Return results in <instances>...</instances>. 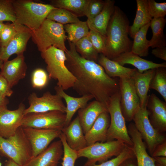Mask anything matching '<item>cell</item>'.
I'll return each instance as SVG.
<instances>
[{
  "label": "cell",
  "mask_w": 166,
  "mask_h": 166,
  "mask_svg": "<svg viewBox=\"0 0 166 166\" xmlns=\"http://www.w3.org/2000/svg\"><path fill=\"white\" fill-rule=\"evenodd\" d=\"M127 129L133 143L132 147L137 166H156L154 158L148 154L145 144L134 123L129 124Z\"/></svg>",
  "instance_id": "obj_19"
},
{
  "label": "cell",
  "mask_w": 166,
  "mask_h": 166,
  "mask_svg": "<svg viewBox=\"0 0 166 166\" xmlns=\"http://www.w3.org/2000/svg\"><path fill=\"white\" fill-rule=\"evenodd\" d=\"M59 138L62 142L63 149L62 166H74L75 162L78 158L77 151L72 149L69 146L65 136L62 132Z\"/></svg>",
  "instance_id": "obj_37"
},
{
  "label": "cell",
  "mask_w": 166,
  "mask_h": 166,
  "mask_svg": "<svg viewBox=\"0 0 166 166\" xmlns=\"http://www.w3.org/2000/svg\"><path fill=\"white\" fill-rule=\"evenodd\" d=\"M119 80L121 112L125 121H130L140 108L139 98L132 77Z\"/></svg>",
  "instance_id": "obj_11"
},
{
  "label": "cell",
  "mask_w": 166,
  "mask_h": 166,
  "mask_svg": "<svg viewBox=\"0 0 166 166\" xmlns=\"http://www.w3.org/2000/svg\"><path fill=\"white\" fill-rule=\"evenodd\" d=\"M67 36L64 25L46 19L37 29L32 31L31 38L41 52L51 47H54L65 52Z\"/></svg>",
  "instance_id": "obj_5"
},
{
  "label": "cell",
  "mask_w": 166,
  "mask_h": 166,
  "mask_svg": "<svg viewBox=\"0 0 166 166\" xmlns=\"http://www.w3.org/2000/svg\"><path fill=\"white\" fill-rule=\"evenodd\" d=\"M135 157L132 146L127 145L121 152L115 157L92 166H120L127 160Z\"/></svg>",
  "instance_id": "obj_36"
},
{
  "label": "cell",
  "mask_w": 166,
  "mask_h": 166,
  "mask_svg": "<svg viewBox=\"0 0 166 166\" xmlns=\"http://www.w3.org/2000/svg\"><path fill=\"white\" fill-rule=\"evenodd\" d=\"M155 69H149L142 73L139 72L137 69L132 77L139 98L141 107L146 106L149 85Z\"/></svg>",
  "instance_id": "obj_25"
},
{
  "label": "cell",
  "mask_w": 166,
  "mask_h": 166,
  "mask_svg": "<svg viewBox=\"0 0 166 166\" xmlns=\"http://www.w3.org/2000/svg\"><path fill=\"white\" fill-rule=\"evenodd\" d=\"M152 53L156 57L166 61V47H157L153 49Z\"/></svg>",
  "instance_id": "obj_46"
},
{
  "label": "cell",
  "mask_w": 166,
  "mask_h": 166,
  "mask_svg": "<svg viewBox=\"0 0 166 166\" xmlns=\"http://www.w3.org/2000/svg\"><path fill=\"white\" fill-rule=\"evenodd\" d=\"M64 29L67 34L68 41L75 44L82 38L88 36L89 29L86 21L67 24L64 25Z\"/></svg>",
  "instance_id": "obj_32"
},
{
  "label": "cell",
  "mask_w": 166,
  "mask_h": 166,
  "mask_svg": "<svg viewBox=\"0 0 166 166\" xmlns=\"http://www.w3.org/2000/svg\"><path fill=\"white\" fill-rule=\"evenodd\" d=\"M75 45L77 52L81 56L97 62L99 54L94 48L88 36L79 40Z\"/></svg>",
  "instance_id": "obj_33"
},
{
  "label": "cell",
  "mask_w": 166,
  "mask_h": 166,
  "mask_svg": "<svg viewBox=\"0 0 166 166\" xmlns=\"http://www.w3.org/2000/svg\"><path fill=\"white\" fill-rule=\"evenodd\" d=\"M150 23L141 28L135 34L131 51L140 57H146L148 54L149 40L146 35L150 27Z\"/></svg>",
  "instance_id": "obj_31"
},
{
  "label": "cell",
  "mask_w": 166,
  "mask_h": 166,
  "mask_svg": "<svg viewBox=\"0 0 166 166\" xmlns=\"http://www.w3.org/2000/svg\"><path fill=\"white\" fill-rule=\"evenodd\" d=\"M65 114L54 110L41 113H33L24 115L21 127L62 130L65 126Z\"/></svg>",
  "instance_id": "obj_10"
},
{
  "label": "cell",
  "mask_w": 166,
  "mask_h": 166,
  "mask_svg": "<svg viewBox=\"0 0 166 166\" xmlns=\"http://www.w3.org/2000/svg\"><path fill=\"white\" fill-rule=\"evenodd\" d=\"M27 68L23 54L18 55L13 60L3 62L0 75L7 80L12 88L25 78Z\"/></svg>",
  "instance_id": "obj_17"
},
{
  "label": "cell",
  "mask_w": 166,
  "mask_h": 166,
  "mask_svg": "<svg viewBox=\"0 0 166 166\" xmlns=\"http://www.w3.org/2000/svg\"><path fill=\"white\" fill-rule=\"evenodd\" d=\"M29 106L26 109L24 115L33 113H41L57 110L65 113L66 106L62 98L58 95H53L49 92L44 93L40 97L33 92L28 97Z\"/></svg>",
  "instance_id": "obj_12"
},
{
  "label": "cell",
  "mask_w": 166,
  "mask_h": 166,
  "mask_svg": "<svg viewBox=\"0 0 166 166\" xmlns=\"http://www.w3.org/2000/svg\"><path fill=\"white\" fill-rule=\"evenodd\" d=\"M63 154L62 142L54 141L44 151L33 157L24 166H57Z\"/></svg>",
  "instance_id": "obj_18"
},
{
  "label": "cell",
  "mask_w": 166,
  "mask_h": 166,
  "mask_svg": "<svg viewBox=\"0 0 166 166\" xmlns=\"http://www.w3.org/2000/svg\"><path fill=\"white\" fill-rule=\"evenodd\" d=\"M3 62L0 60V69H1L2 66Z\"/></svg>",
  "instance_id": "obj_52"
},
{
  "label": "cell",
  "mask_w": 166,
  "mask_h": 166,
  "mask_svg": "<svg viewBox=\"0 0 166 166\" xmlns=\"http://www.w3.org/2000/svg\"><path fill=\"white\" fill-rule=\"evenodd\" d=\"M4 166H22L19 165L13 160L9 159L4 164Z\"/></svg>",
  "instance_id": "obj_50"
},
{
  "label": "cell",
  "mask_w": 166,
  "mask_h": 166,
  "mask_svg": "<svg viewBox=\"0 0 166 166\" xmlns=\"http://www.w3.org/2000/svg\"><path fill=\"white\" fill-rule=\"evenodd\" d=\"M132 120L151 156L157 146L166 140L165 135L156 130L150 123L146 106L140 107Z\"/></svg>",
  "instance_id": "obj_9"
},
{
  "label": "cell",
  "mask_w": 166,
  "mask_h": 166,
  "mask_svg": "<svg viewBox=\"0 0 166 166\" xmlns=\"http://www.w3.org/2000/svg\"><path fill=\"white\" fill-rule=\"evenodd\" d=\"M0 166H2V164L0 161Z\"/></svg>",
  "instance_id": "obj_53"
},
{
  "label": "cell",
  "mask_w": 166,
  "mask_h": 166,
  "mask_svg": "<svg viewBox=\"0 0 166 166\" xmlns=\"http://www.w3.org/2000/svg\"><path fill=\"white\" fill-rule=\"evenodd\" d=\"M13 4L15 22L27 27L32 31L40 27L51 10L57 8L50 4L30 0H13Z\"/></svg>",
  "instance_id": "obj_3"
},
{
  "label": "cell",
  "mask_w": 166,
  "mask_h": 166,
  "mask_svg": "<svg viewBox=\"0 0 166 166\" xmlns=\"http://www.w3.org/2000/svg\"><path fill=\"white\" fill-rule=\"evenodd\" d=\"M146 109L149 121L156 130L163 133L166 131V103L156 94L149 95Z\"/></svg>",
  "instance_id": "obj_16"
},
{
  "label": "cell",
  "mask_w": 166,
  "mask_h": 166,
  "mask_svg": "<svg viewBox=\"0 0 166 166\" xmlns=\"http://www.w3.org/2000/svg\"><path fill=\"white\" fill-rule=\"evenodd\" d=\"M67 144L72 149L78 151L87 146V142L78 116L61 130Z\"/></svg>",
  "instance_id": "obj_21"
},
{
  "label": "cell",
  "mask_w": 166,
  "mask_h": 166,
  "mask_svg": "<svg viewBox=\"0 0 166 166\" xmlns=\"http://www.w3.org/2000/svg\"><path fill=\"white\" fill-rule=\"evenodd\" d=\"M149 12L153 18H165L166 14V2L158 3L154 0H147Z\"/></svg>",
  "instance_id": "obj_42"
},
{
  "label": "cell",
  "mask_w": 166,
  "mask_h": 166,
  "mask_svg": "<svg viewBox=\"0 0 166 166\" xmlns=\"http://www.w3.org/2000/svg\"><path fill=\"white\" fill-rule=\"evenodd\" d=\"M46 19L59 23L67 24L78 22L80 21L78 17L66 10L57 8L51 10Z\"/></svg>",
  "instance_id": "obj_35"
},
{
  "label": "cell",
  "mask_w": 166,
  "mask_h": 166,
  "mask_svg": "<svg viewBox=\"0 0 166 166\" xmlns=\"http://www.w3.org/2000/svg\"><path fill=\"white\" fill-rule=\"evenodd\" d=\"M105 1L101 12L93 19L87 22L89 30H95L106 37L107 28L114 11L115 2L113 0Z\"/></svg>",
  "instance_id": "obj_26"
},
{
  "label": "cell",
  "mask_w": 166,
  "mask_h": 166,
  "mask_svg": "<svg viewBox=\"0 0 166 166\" xmlns=\"http://www.w3.org/2000/svg\"><path fill=\"white\" fill-rule=\"evenodd\" d=\"M90 0H53L50 4L57 8L67 10L77 17L85 16Z\"/></svg>",
  "instance_id": "obj_29"
},
{
  "label": "cell",
  "mask_w": 166,
  "mask_h": 166,
  "mask_svg": "<svg viewBox=\"0 0 166 166\" xmlns=\"http://www.w3.org/2000/svg\"><path fill=\"white\" fill-rule=\"evenodd\" d=\"M137 10L132 25L129 26V34L133 38L142 27L150 22L152 18L148 8L147 0H136Z\"/></svg>",
  "instance_id": "obj_28"
},
{
  "label": "cell",
  "mask_w": 166,
  "mask_h": 166,
  "mask_svg": "<svg viewBox=\"0 0 166 166\" xmlns=\"http://www.w3.org/2000/svg\"><path fill=\"white\" fill-rule=\"evenodd\" d=\"M16 22L13 0H0V22Z\"/></svg>",
  "instance_id": "obj_38"
},
{
  "label": "cell",
  "mask_w": 166,
  "mask_h": 166,
  "mask_svg": "<svg viewBox=\"0 0 166 166\" xmlns=\"http://www.w3.org/2000/svg\"><path fill=\"white\" fill-rule=\"evenodd\" d=\"M151 156L153 157L161 156L166 157V140L157 146Z\"/></svg>",
  "instance_id": "obj_45"
},
{
  "label": "cell",
  "mask_w": 166,
  "mask_h": 166,
  "mask_svg": "<svg viewBox=\"0 0 166 166\" xmlns=\"http://www.w3.org/2000/svg\"><path fill=\"white\" fill-rule=\"evenodd\" d=\"M7 80L2 76L0 75V93L3 97H10L13 93Z\"/></svg>",
  "instance_id": "obj_44"
},
{
  "label": "cell",
  "mask_w": 166,
  "mask_h": 166,
  "mask_svg": "<svg viewBox=\"0 0 166 166\" xmlns=\"http://www.w3.org/2000/svg\"><path fill=\"white\" fill-rule=\"evenodd\" d=\"M105 3V1L90 0L85 14L87 20H92L97 16L102 10Z\"/></svg>",
  "instance_id": "obj_43"
},
{
  "label": "cell",
  "mask_w": 166,
  "mask_h": 166,
  "mask_svg": "<svg viewBox=\"0 0 166 166\" xmlns=\"http://www.w3.org/2000/svg\"><path fill=\"white\" fill-rule=\"evenodd\" d=\"M166 19L165 18H153L150 22L152 36L149 40V46L154 49L166 46V40L164 33Z\"/></svg>",
  "instance_id": "obj_30"
},
{
  "label": "cell",
  "mask_w": 166,
  "mask_h": 166,
  "mask_svg": "<svg viewBox=\"0 0 166 166\" xmlns=\"http://www.w3.org/2000/svg\"><path fill=\"white\" fill-rule=\"evenodd\" d=\"M26 109L22 103L14 110L8 109L7 106L0 108V136L7 138L15 134L21 127Z\"/></svg>",
  "instance_id": "obj_14"
},
{
  "label": "cell",
  "mask_w": 166,
  "mask_h": 166,
  "mask_svg": "<svg viewBox=\"0 0 166 166\" xmlns=\"http://www.w3.org/2000/svg\"><path fill=\"white\" fill-rule=\"evenodd\" d=\"M110 123L108 112L103 113L99 116L90 129L85 134L87 146L99 141H106Z\"/></svg>",
  "instance_id": "obj_22"
},
{
  "label": "cell",
  "mask_w": 166,
  "mask_h": 166,
  "mask_svg": "<svg viewBox=\"0 0 166 166\" xmlns=\"http://www.w3.org/2000/svg\"><path fill=\"white\" fill-rule=\"evenodd\" d=\"M22 128L30 146L33 157L45 150L53 140L59 137L62 132L56 129Z\"/></svg>",
  "instance_id": "obj_13"
},
{
  "label": "cell",
  "mask_w": 166,
  "mask_h": 166,
  "mask_svg": "<svg viewBox=\"0 0 166 166\" xmlns=\"http://www.w3.org/2000/svg\"><path fill=\"white\" fill-rule=\"evenodd\" d=\"M0 155L22 166L32 157L31 149L21 127L13 136L7 138L0 136Z\"/></svg>",
  "instance_id": "obj_6"
},
{
  "label": "cell",
  "mask_w": 166,
  "mask_h": 166,
  "mask_svg": "<svg viewBox=\"0 0 166 166\" xmlns=\"http://www.w3.org/2000/svg\"><path fill=\"white\" fill-rule=\"evenodd\" d=\"M124 66L125 64H130L134 66L138 72L142 73L150 69L159 67H166V63H157L141 58L131 51L124 53L111 60Z\"/></svg>",
  "instance_id": "obj_24"
},
{
  "label": "cell",
  "mask_w": 166,
  "mask_h": 166,
  "mask_svg": "<svg viewBox=\"0 0 166 166\" xmlns=\"http://www.w3.org/2000/svg\"><path fill=\"white\" fill-rule=\"evenodd\" d=\"M68 42L65 64L76 79L72 88L80 95L92 96L107 107L111 97L120 91L119 79L109 77L97 62L82 57L75 44Z\"/></svg>",
  "instance_id": "obj_1"
},
{
  "label": "cell",
  "mask_w": 166,
  "mask_h": 166,
  "mask_svg": "<svg viewBox=\"0 0 166 166\" xmlns=\"http://www.w3.org/2000/svg\"><path fill=\"white\" fill-rule=\"evenodd\" d=\"M127 145L117 140L104 142H96L77 151L78 158L85 157L87 160L84 166H92L97 162L101 163L112 157L116 156Z\"/></svg>",
  "instance_id": "obj_8"
},
{
  "label": "cell",
  "mask_w": 166,
  "mask_h": 166,
  "mask_svg": "<svg viewBox=\"0 0 166 166\" xmlns=\"http://www.w3.org/2000/svg\"><path fill=\"white\" fill-rule=\"evenodd\" d=\"M15 23L17 26L16 34L6 46L0 47V60L3 62L8 60L13 54L17 55L23 54L27 42L31 37V30L24 25Z\"/></svg>",
  "instance_id": "obj_15"
},
{
  "label": "cell",
  "mask_w": 166,
  "mask_h": 166,
  "mask_svg": "<svg viewBox=\"0 0 166 166\" xmlns=\"http://www.w3.org/2000/svg\"><path fill=\"white\" fill-rule=\"evenodd\" d=\"M160 67L155 69L151 80L149 89H154L163 97L166 102V69Z\"/></svg>",
  "instance_id": "obj_34"
},
{
  "label": "cell",
  "mask_w": 166,
  "mask_h": 166,
  "mask_svg": "<svg viewBox=\"0 0 166 166\" xmlns=\"http://www.w3.org/2000/svg\"><path fill=\"white\" fill-rule=\"evenodd\" d=\"M120 101L119 91L111 97L107 105L110 123L107 131L106 141L118 140L132 146L133 143L128 133L125 121L121 112Z\"/></svg>",
  "instance_id": "obj_7"
},
{
  "label": "cell",
  "mask_w": 166,
  "mask_h": 166,
  "mask_svg": "<svg viewBox=\"0 0 166 166\" xmlns=\"http://www.w3.org/2000/svg\"><path fill=\"white\" fill-rule=\"evenodd\" d=\"M97 62L103 68L105 73L112 78L131 77L137 70L121 65L101 54L99 55Z\"/></svg>",
  "instance_id": "obj_27"
},
{
  "label": "cell",
  "mask_w": 166,
  "mask_h": 166,
  "mask_svg": "<svg viewBox=\"0 0 166 166\" xmlns=\"http://www.w3.org/2000/svg\"><path fill=\"white\" fill-rule=\"evenodd\" d=\"M88 36L97 53L105 56L106 52V37L93 29L89 30Z\"/></svg>",
  "instance_id": "obj_39"
},
{
  "label": "cell",
  "mask_w": 166,
  "mask_h": 166,
  "mask_svg": "<svg viewBox=\"0 0 166 166\" xmlns=\"http://www.w3.org/2000/svg\"><path fill=\"white\" fill-rule=\"evenodd\" d=\"M16 31L15 22L5 24L0 32V47L6 46L14 37Z\"/></svg>",
  "instance_id": "obj_41"
},
{
  "label": "cell",
  "mask_w": 166,
  "mask_h": 166,
  "mask_svg": "<svg viewBox=\"0 0 166 166\" xmlns=\"http://www.w3.org/2000/svg\"><path fill=\"white\" fill-rule=\"evenodd\" d=\"M153 158L156 166H166V157H155Z\"/></svg>",
  "instance_id": "obj_47"
},
{
  "label": "cell",
  "mask_w": 166,
  "mask_h": 166,
  "mask_svg": "<svg viewBox=\"0 0 166 166\" xmlns=\"http://www.w3.org/2000/svg\"><path fill=\"white\" fill-rule=\"evenodd\" d=\"M105 112H108L107 107L95 100L78 110L77 116L84 135L90 129L99 116Z\"/></svg>",
  "instance_id": "obj_20"
},
{
  "label": "cell",
  "mask_w": 166,
  "mask_h": 166,
  "mask_svg": "<svg viewBox=\"0 0 166 166\" xmlns=\"http://www.w3.org/2000/svg\"><path fill=\"white\" fill-rule=\"evenodd\" d=\"M54 88L56 94L63 99L66 103L65 126L69 124L77 111L85 107L88 102L94 98L91 95H84L80 97H73L67 94L61 87L57 85Z\"/></svg>",
  "instance_id": "obj_23"
},
{
  "label": "cell",
  "mask_w": 166,
  "mask_h": 166,
  "mask_svg": "<svg viewBox=\"0 0 166 166\" xmlns=\"http://www.w3.org/2000/svg\"><path fill=\"white\" fill-rule=\"evenodd\" d=\"M9 103V101L8 98L6 97L3 96L0 93V108L7 106Z\"/></svg>",
  "instance_id": "obj_48"
},
{
  "label": "cell",
  "mask_w": 166,
  "mask_h": 166,
  "mask_svg": "<svg viewBox=\"0 0 166 166\" xmlns=\"http://www.w3.org/2000/svg\"><path fill=\"white\" fill-rule=\"evenodd\" d=\"M49 79L48 73L44 69H36L33 71L31 75L32 86L34 88L42 89L47 85Z\"/></svg>",
  "instance_id": "obj_40"
},
{
  "label": "cell",
  "mask_w": 166,
  "mask_h": 166,
  "mask_svg": "<svg viewBox=\"0 0 166 166\" xmlns=\"http://www.w3.org/2000/svg\"><path fill=\"white\" fill-rule=\"evenodd\" d=\"M41 54L47 65L49 79L57 80V86L64 90L73 88L76 79L66 66L65 52L52 46L41 52Z\"/></svg>",
  "instance_id": "obj_4"
},
{
  "label": "cell",
  "mask_w": 166,
  "mask_h": 166,
  "mask_svg": "<svg viewBox=\"0 0 166 166\" xmlns=\"http://www.w3.org/2000/svg\"><path fill=\"white\" fill-rule=\"evenodd\" d=\"M5 24L3 22H0V32L4 27Z\"/></svg>",
  "instance_id": "obj_51"
},
{
  "label": "cell",
  "mask_w": 166,
  "mask_h": 166,
  "mask_svg": "<svg viewBox=\"0 0 166 166\" xmlns=\"http://www.w3.org/2000/svg\"><path fill=\"white\" fill-rule=\"evenodd\" d=\"M133 158L128 159L124 162L120 166H136L133 161Z\"/></svg>",
  "instance_id": "obj_49"
},
{
  "label": "cell",
  "mask_w": 166,
  "mask_h": 166,
  "mask_svg": "<svg viewBox=\"0 0 166 166\" xmlns=\"http://www.w3.org/2000/svg\"><path fill=\"white\" fill-rule=\"evenodd\" d=\"M129 22L125 14L116 6L109 22L106 35L105 56L112 60L131 51V42L128 37Z\"/></svg>",
  "instance_id": "obj_2"
}]
</instances>
